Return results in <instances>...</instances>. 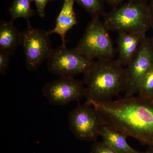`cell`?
Instances as JSON below:
<instances>
[{
    "label": "cell",
    "instance_id": "1",
    "mask_svg": "<svg viewBox=\"0 0 153 153\" xmlns=\"http://www.w3.org/2000/svg\"><path fill=\"white\" fill-rule=\"evenodd\" d=\"M102 123L153 147V97H125L115 101L92 105Z\"/></svg>",
    "mask_w": 153,
    "mask_h": 153
},
{
    "label": "cell",
    "instance_id": "18",
    "mask_svg": "<svg viewBox=\"0 0 153 153\" xmlns=\"http://www.w3.org/2000/svg\"><path fill=\"white\" fill-rule=\"evenodd\" d=\"M10 55L0 51V74L3 75L5 74L8 69L10 62Z\"/></svg>",
    "mask_w": 153,
    "mask_h": 153
},
{
    "label": "cell",
    "instance_id": "19",
    "mask_svg": "<svg viewBox=\"0 0 153 153\" xmlns=\"http://www.w3.org/2000/svg\"><path fill=\"white\" fill-rule=\"evenodd\" d=\"M49 0H33L36 4V11L38 16L41 18H44L46 15L45 9Z\"/></svg>",
    "mask_w": 153,
    "mask_h": 153
},
{
    "label": "cell",
    "instance_id": "15",
    "mask_svg": "<svg viewBox=\"0 0 153 153\" xmlns=\"http://www.w3.org/2000/svg\"><path fill=\"white\" fill-rule=\"evenodd\" d=\"M90 15L92 19H99L105 14L103 0H74Z\"/></svg>",
    "mask_w": 153,
    "mask_h": 153
},
{
    "label": "cell",
    "instance_id": "23",
    "mask_svg": "<svg viewBox=\"0 0 153 153\" xmlns=\"http://www.w3.org/2000/svg\"><path fill=\"white\" fill-rule=\"evenodd\" d=\"M128 2H132L141 3L146 4L148 0H128Z\"/></svg>",
    "mask_w": 153,
    "mask_h": 153
},
{
    "label": "cell",
    "instance_id": "3",
    "mask_svg": "<svg viewBox=\"0 0 153 153\" xmlns=\"http://www.w3.org/2000/svg\"><path fill=\"white\" fill-rule=\"evenodd\" d=\"M104 25L108 31L118 33H146L152 27L149 7L146 4L128 2L105 13Z\"/></svg>",
    "mask_w": 153,
    "mask_h": 153
},
{
    "label": "cell",
    "instance_id": "7",
    "mask_svg": "<svg viewBox=\"0 0 153 153\" xmlns=\"http://www.w3.org/2000/svg\"><path fill=\"white\" fill-rule=\"evenodd\" d=\"M68 122L69 129L74 136L86 141H96L104 126L94 107L85 102L70 111Z\"/></svg>",
    "mask_w": 153,
    "mask_h": 153
},
{
    "label": "cell",
    "instance_id": "9",
    "mask_svg": "<svg viewBox=\"0 0 153 153\" xmlns=\"http://www.w3.org/2000/svg\"><path fill=\"white\" fill-rule=\"evenodd\" d=\"M153 65V49L151 39L146 37L140 44L131 62L126 66L127 86L125 96L137 93L140 83Z\"/></svg>",
    "mask_w": 153,
    "mask_h": 153
},
{
    "label": "cell",
    "instance_id": "22",
    "mask_svg": "<svg viewBox=\"0 0 153 153\" xmlns=\"http://www.w3.org/2000/svg\"><path fill=\"white\" fill-rule=\"evenodd\" d=\"M140 153H153V147H148V148L144 152H140Z\"/></svg>",
    "mask_w": 153,
    "mask_h": 153
},
{
    "label": "cell",
    "instance_id": "21",
    "mask_svg": "<svg viewBox=\"0 0 153 153\" xmlns=\"http://www.w3.org/2000/svg\"><path fill=\"white\" fill-rule=\"evenodd\" d=\"M151 15L152 28L153 30V0H150L149 5H148Z\"/></svg>",
    "mask_w": 153,
    "mask_h": 153
},
{
    "label": "cell",
    "instance_id": "4",
    "mask_svg": "<svg viewBox=\"0 0 153 153\" xmlns=\"http://www.w3.org/2000/svg\"><path fill=\"white\" fill-rule=\"evenodd\" d=\"M108 30L99 19H92L75 49L90 60L111 59L115 49Z\"/></svg>",
    "mask_w": 153,
    "mask_h": 153
},
{
    "label": "cell",
    "instance_id": "16",
    "mask_svg": "<svg viewBox=\"0 0 153 153\" xmlns=\"http://www.w3.org/2000/svg\"><path fill=\"white\" fill-rule=\"evenodd\" d=\"M137 94L143 98L153 97V65L143 78Z\"/></svg>",
    "mask_w": 153,
    "mask_h": 153
},
{
    "label": "cell",
    "instance_id": "6",
    "mask_svg": "<svg viewBox=\"0 0 153 153\" xmlns=\"http://www.w3.org/2000/svg\"><path fill=\"white\" fill-rule=\"evenodd\" d=\"M94 60H89L74 49L61 46L53 49L47 60V69L60 77H74L84 74Z\"/></svg>",
    "mask_w": 153,
    "mask_h": 153
},
{
    "label": "cell",
    "instance_id": "13",
    "mask_svg": "<svg viewBox=\"0 0 153 153\" xmlns=\"http://www.w3.org/2000/svg\"><path fill=\"white\" fill-rule=\"evenodd\" d=\"M102 141L117 153H140L132 148L126 140L127 135L106 125H104L100 132Z\"/></svg>",
    "mask_w": 153,
    "mask_h": 153
},
{
    "label": "cell",
    "instance_id": "12",
    "mask_svg": "<svg viewBox=\"0 0 153 153\" xmlns=\"http://www.w3.org/2000/svg\"><path fill=\"white\" fill-rule=\"evenodd\" d=\"M13 22H0V51L13 56L21 44L22 32L15 26Z\"/></svg>",
    "mask_w": 153,
    "mask_h": 153
},
{
    "label": "cell",
    "instance_id": "10",
    "mask_svg": "<svg viewBox=\"0 0 153 153\" xmlns=\"http://www.w3.org/2000/svg\"><path fill=\"white\" fill-rule=\"evenodd\" d=\"M146 37V33L141 32L119 33L117 40L119 53L117 60L123 66L126 67L131 62Z\"/></svg>",
    "mask_w": 153,
    "mask_h": 153
},
{
    "label": "cell",
    "instance_id": "20",
    "mask_svg": "<svg viewBox=\"0 0 153 153\" xmlns=\"http://www.w3.org/2000/svg\"><path fill=\"white\" fill-rule=\"evenodd\" d=\"M103 1L106 2L113 8H114L123 4L124 0H103Z\"/></svg>",
    "mask_w": 153,
    "mask_h": 153
},
{
    "label": "cell",
    "instance_id": "2",
    "mask_svg": "<svg viewBox=\"0 0 153 153\" xmlns=\"http://www.w3.org/2000/svg\"><path fill=\"white\" fill-rule=\"evenodd\" d=\"M83 74L85 102L88 104L109 102L115 96L125 91L126 69L117 59L94 60Z\"/></svg>",
    "mask_w": 153,
    "mask_h": 153
},
{
    "label": "cell",
    "instance_id": "17",
    "mask_svg": "<svg viewBox=\"0 0 153 153\" xmlns=\"http://www.w3.org/2000/svg\"><path fill=\"white\" fill-rule=\"evenodd\" d=\"M89 153H117L103 141H95L91 148Z\"/></svg>",
    "mask_w": 153,
    "mask_h": 153
},
{
    "label": "cell",
    "instance_id": "11",
    "mask_svg": "<svg viewBox=\"0 0 153 153\" xmlns=\"http://www.w3.org/2000/svg\"><path fill=\"white\" fill-rule=\"evenodd\" d=\"M74 0H63V5L57 17L55 27L48 31L49 35L57 34L62 40V46L66 47V34L77 24L76 14L74 11Z\"/></svg>",
    "mask_w": 153,
    "mask_h": 153
},
{
    "label": "cell",
    "instance_id": "24",
    "mask_svg": "<svg viewBox=\"0 0 153 153\" xmlns=\"http://www.w3.org/2000/svg\"><path fill=\"white\" fill-rule=\"evenodd\" d=\"M151 39V44H152V47L153 49V37H152V38H150Z\"/></svg>",
    "mask_w": 153,
    "mask_h": 153
},
{
    "label": "cell",
    "instance_id": "5",
    "mask_svg": "<svg viewBox=\"0 0 153 153\" xmlns=\"http://www.w3.org/2000/svg\"><path fill=\"white\" fill-rule=\"evenodd\" d=\"M22 32L21 45L25 56L26 68L28 71L38 70L47 60L53 49L48 31L32 27L30 22Z\"/></svg>",
    "mask_w": 153,
    "mask_h": 153
},
{
    "label": "cell",
    "instance_id": "14",
    "mask_svg": "<svg viewBox=\"0 0 153 153\" xmlns=\"http://www.w3.org/2000/svg\"><path fill=\"white\" fill-rule=\"evenodd\" d=\"M33 0H13L8 9L11 21L14 22L19 18H23L30 22V19L36 14V11L31 8V4Z\"/></svg>",
    "mask_w": 153,
    "mask_h": 153
},
{
    "label": "cell",
    "instance_id": "8",
    "mask_svg": "<svg viewBox=\"0 0 153 153\" xmlns=\"http://www.w3.org/2000/svg\"><path fill=\"white\" fill-rule=\"evenodd\" d=\"M42 93L49 104L64 105L79 101L85 97V86L83 82L74 77H60L47 83L42 89Z\"/></svg>",
    "mask_w": 153,
    "mask_h": 153
}]
</instances>
